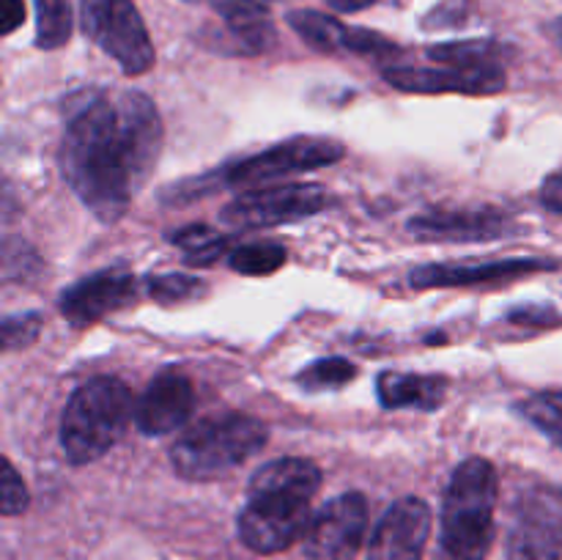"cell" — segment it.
Segmentation results:
<instances>
[{
	"label": "cell",
	"instance_id": "obj_1",
	"mask_svg": "<svg viewBox=\"0 0 562 560\" xmlns=\"http://www.w3.org/2000/svg\"><path fill=\"white\" fill-rule=\"evenodd\" d=\"M162 152V119L140 91L110 97L80 88L64 102L60 168L82 206L102 223H119Z\"/></svg>",
	"mask_w": 562,
	"mask_h": 560
},
{
	"label": "cell",
	"instance_id": "obj_2",
	"mask_svg": "<svg viewBox=\"0 0 562 560\" xmlns=\"http://www.w3.org/2000/svg\"><path fill=\"white\" fill-rule=\"evenodd\" d=\"M322 486V470L313 461L283 456L252 475L247 503L236 519L239 541L258 555L294 547L311 530V503Z\"/></svg>",
	"mask_w": 562,
	"mask_h": 560
},
{
	"label": "cell",
	"instance_id": "obj_3",
	"mask_svg": "<svg viewBox=\"0 0 562 560\" xmlns=\"http://www.w3.org/2000/svg\"><path fill=\"white\" fill-rule=\"evenodd\" d=\"M499 481L492 461L472 456L450 475L442 500V533L434 560H486L494 538Z\"/></svg>",
	"mask_w": 562,
	"mask_h": 560
},
{
	"label": "cell",
	"instance_id": "obj_4",
	"mask_svg": "<svg viewBox=\"0 0 562 560\" xmlns=\"http://www.w3.org/2000/svg\"><path fill=\"white\" fill-rule=\"evenodd\" d=\"M132 417V393L121 379L93 377L71 393L60 417V448L71 464L108 453Z\"/></svg>",
	"mask_w": 562,
	"mask_h": 560
},
{
	"label": "cell",
	"instance_id": "obj_5",
	"mask_svg": "<svg viewBox=\"0 0 562 560\" xmlns=\"http://www.w3.org/2000/svg\"><path fill=\"white\" fill-rule=\"evenodd\" d=\"M267 439V426L241 412L206 417L170 448V464L184 481H212L245 464Z\"/></svg>",
	"mask_w": 562,
	"mask_h": 560
},
{
	"label": "cell",
	"instance_id": "obj_6",
	"mask_svg": "<svg viewBox=\"0 0 562 560\" xmlns=\"http://www.w3.org/2000/svg\"><path fill=\"white\" fill-rule=\"evenodd\" d=\"M82 31L130 77L154 66V44L132 0H82Z\"/></svg>",
	"mask_w": 562,
	"mask_h": 560
},
{
	"label": "cell",
	"instance_id": "obj_7",
	"mask_svg": "<svg viewBox=\"0 0 562 560\" xmlns=\"http://www.w3.org/2000/svg\"><path fill=\"white\" fill-rule=\"evenodd\" d=\"M344 146L335 141H327V137H291V141L278 143V146L267 148V152L225 165L217 173H212V181L214 184L228 187L272 184V181L285 179L291 173L335 165L338 159H344Z\"/></svg>",
	"mask_w": 562,
	"mask_h": 560
},
{
	"label": "cell",
	"instance_id": "obj_8",
	"mask_svg": "<svg viewBox=\"0 0 562 560\" xmlns=\"http://www.w3.org/2000/svg\"><path fill=\"white\" fill-rule=\"evenodd\" d=\"M562 558V486L538 483L516 503L508 560Z\"/></svg>",
	"mask_w": 562,
	"mask_h": 560
},
{
	"label": "cell",
	"instance_id": "obj_9",
	"mask_svg": "<svg viewBox=\"0 0 562 560\" xmlns=\"http://www.w3.org/2000/svg\"><path fill=\"white\" fill-rule=\"evenodd\" d=\"M329 203L322 184H283L267 190L241 192L220 212V220L236 231L272 228V225L296 223L322 212Z\"/></svg>",
	"mask_w": 562,
	"mask_h": 560
},
{
	"label": "cell",
	"instance_id": "obj_10",
	"mask_svg": "<svg viewBox=\"0 0 562 560\" xmlns=\"http://www.w3.org/2000/svg\"><path fill=\"white\" fill-rule=\"evenodd\" d=\"M368 530V500L346 492L329 500L311 522L305 536V560H355Z\"/></svg>",
	"mask_w": 562,
	"mask_h": 560
},
{
	"label": "cell",
	"instance_id": "obj_11",
	"mask_svg": "<svg viewBox=\"0 0 562 560\" xmlns=\"http://www.w3.org/2000/svg\"><path fill=\"white\" fill-rule=\"evenodd\" d=\"M431 536V508L420 497H401L384 511L368 544V560H423Z\"/></svg>",
	"mask_w": 562,
	"mask_h": 560
},
{
	"label": "cell",
	"instance_id": "obj_12",
	"mask_svg": "<svg viewBox=\"0 0 562 560\" xmlns=\"http://www.w3.org/2000/svg\"><path fill=\"white\" fill-rule=\"evenodd\" d=\"M137 296V283L126 272H97L91 278H82L71 289L60 294L58 307L60 316L75 327L102 322L110 313L121 311Z\"/></svg>",
	"mask_w": 562,
	"mask_h": 560
},
{
	"label": "cell",
	"instance_id": "obj_13",
	"mask_svg": "<svg viewBox=\"0 0 562 560\" xmlns=\"http://www.w3.org/2000/svg\"><path fill=\"white\" fill-rule=\"evenodd\" d=\"M384 80L406 93H472L488 97L508 86L505 69H420V66H393L384 69Z\"/></svg>",
	"mask_w": 562,
	"mask_h": 560
},
{
	"label": "cell",
	"instance_id": "obj_14",
	"mask_svg": "<svg viewBox=\"0 0 562 560\" xmlns=\"http://www.w3.org/2000/svg\"><path fill=\"white\" fill-rule=\"evenodd\" d=\"M409 234L420 242H483L510 231V217L499 209H434L409 220Z\"/></svg>",
	"mask_w": 562,
	"mask_h": 560
},
{
	"label": "cell",
	"instance_id": "obj_15",
	"mask_svg": "<svg viewBox=\"0 0 562 560\" xmlns=\"http://www.w3.org/2000/svg\"><path fill=\"white\" fill-rule=\"evenodd\" d=\"M195 406L192 382L179 371H162L151 379L135 406V423L146 437H165L184 426Z\"/></svg>",
	"mask_w": 562,
	"mask_h": 560
},
{
	"label": "cell",
	"instance_id": "obj_16",
	"mask_svg": "<svg viewBox=\"0 0 562 560\" xmlns=\"http://www.w3.org/2000/svg\"><path fill=\"white\" fill-rule=\"evenodd\" d=\"M558 264L547 258H505V261L472 264V267H459V264H426V267L412 272V285L415 289H453V285H477L494 283V280H514L521 275L549 272Z\"/></svg>",
	"mask_w": 562,
	"mask_h": 560
},
{
	"label": "cell",
	"instance_id": "obj_17",
	"mask_svg": "<svg viewBox=\"0 0 562 560\" xmlns=\"http://www.w3.org/2000/svg\"><path fill=\"white\" fill-rule=\"evenodd\" d=\"M376 393L387 410H423L434 412L445 404L448 379L420 377V373L384 371L376 379Z\"/></svg>",
	"mask_w": 562,
	"mask_h": 560
},
{
	"label": "cell",
	"instance_id": "obj_18",
	"mask_svg": "<svg viewBox=\"0 0 562 560\" xmlns=\"http://www.w3.org/2000/svg\"><path fill=\"white\" fill-rule=\"evenodd\" d=\"M217 14L239 44V53L261 55L274 44V22L261 0H217Z\"/></svg>",
	"mask_w": 562,
	"mask_h": 560
},
{
	"label": "cell",
	"instance_id": "obj_19",
	"mask_svg": "<svg viewBox=\"0 0 562 560\" xmlns=\"http://www.w3.org/2000/svg\"><path fill=\"white\" fill-rule=\"evenodd\" d=\"M510 49L492 38H470V42H448L428 47V58L456 69H505Z\"/></svg>",
	"mask_w": 562,
	"mask_h": 560
},
{
	"label": "cell",
	"instance_id": "obj_20",
	"mask_svg": "<svg viewBox=\"0 0 562 560\" xmlns=\"http://www.w3.org/2000/svg\"><path fill=\"white\" fill-rule=\"evenodd\" d=\"M289 25L300 33L302 42L311 44L318 53H349L351 27H346L344 22L335 20V16L322 14V11L313 9H296L289 14Z\"/></svg>",
	"mask_w": 562,
	"mask_h": 560
},
{
	"label": "cell",
	"instance_id": "obj_21",
	"mask_svg": "<svg viewBox=\"0 0 562 560\" xmlns=\"http://www.w3.org/2000/svg\"><path fill=\"white\" fill-rule=\"evenodd\" d=\"M519 415L530 421L541 434H547L562 448V390H541L516 404Z\"/></svg>",
	"mask_w": 562,
	"mask_h": 560
},
{
	"label": "cell",
	"instance_id": "obj_22",
	"mask_svg": "<svg viewBox=\"0 0 562 560\" xmlns=\"http://www.w3.org/2000/svg\"><path fill=\"white\" fill-rule=\"evenodd\" d=\"M71 36V0H36V47L58 49Z\"/></svg>",
	"mask_w": 562,
	"mask_h": 560
},
{
	"label": "cell",
	"instance_id": "obj_23",
	"mask_svg": "<svg viewBox=\"0 0 562 560\" xmlns=\"http://www.w3.org/2000/svg\"><path fill=\"white\" fill-rule=\"evenodd\" d=\"M228 264L234 272L247 275V278H263V275H272L283 267L285 247L278 242H252V245L236 247Z\"/></svg>",
	"mask_w": 562,
	"mask_h": 560
},
{
	"label": "cell",
	"instance_id": "obj_24",
	"mask_svg": "<svg viewBox=\"0 0 562 560\" xmlns=\"http://www.w3.org/2000/svg\"><path fill=\"white\" fill-rule=\"evenodd\" d=\"M170 239H173V245H179L184 250L187 264H198V267H206V264L217 261L228 250V236H223L214 228H206V225L181 228Z\"/></svg>",
	"mask_w": 562,
	"mask_h": 560
},
{
	"label": "cell",
	"instance_id": "obj_25",
	"mask_svg": "<svg viewBox=\"0 0 562 560\" xmlns=\"http://www.w3.org/2000/svg\"><path fill=\"white\" fill-rule=\"evenodd\" d=\"M355 377L357 368L351 360H346V357H324V360L311 362L305 371H300L296 382L305 390H335L344 388Z\"/></svg>",
	"mask_w": 562,
	"mask_h": 560
},
{
	"label": "cell",
	"instance_id": "obj_26",
	"mask_svg": "<svg viewBox=\"0 0 562 560\" xmlns=\"http://www.w3.org/2000/svg\"><path fill=\"white\" fill-rule=\"evenodd\" d=\"M148 291L159 302H184L206 294V285L198 278H187V275H154V278H148Z\"/></svg>",
	"mask_w": 562,
	"mask_h": 560
},
{
	"label": "cell",
	"instance_id": "obj_27",
	"mask_svg": "<svg viewBox=\"0 0 562 560\" xmlns=\"http://www.w3.org/2000/svg\"><path fill=\"white\" fill-rule=\"evenodd\" d=\"M44 318L38 313H16V316L3 318V349L14 351L22 346L33 344L42 333Z\"/></svg>",
	"mask_w": 562,
	"mask_h": 560
},
{
	"label": "cell",
	"instance_id": "obj_28",
	"mask_svg": "<svg viewBox=\"0 0 562 560\" xmlns=\"http://www.w3.org/2000/svg\"><path fill=\"white\" fill-rule=\"evenodd\" d=\"M27 503H31V494H27L25 481L14 470V464L3 459V481H0V508H3V516L22 514Z\"/></svg>",
	"mask_w": 562,
	"mask_h": 560
},
{
	"label": "cell",
	"instance_id": "obj_29",
	"mask_svg": "<svg viewBox=\"0 0 562 560\" xmlns=\"http://www.w3.org/2000/svg\"><path fill=\"white\" fill-rule=\"evenodd\" d=\"M0 16H3V36H11L25 22V3L22 0H0Z\"/></svg>",
	"mask_w": 562,
	"mask_h": 560
},
{
	"label": "cell",
	"instance_id": "obj_30",
	"mask_svg": "<svg viewBox=\"0 0 562 560\" xmlns=\"http://www.w3.org/2000/svg\"><path fill=\"white\" fill-rule=\"evenodd\" d=\"M541 203L549 209V212L562 214V170L549 176L541 187Z\"/></svg>",
	"mask_w": 562,
	"mask_h": 560
},
{
	"label": "cell",
	"instance_id": "obj_31",
	"mask_svg": "<svg viewBox=\"0 0 562 560\" xmlns=\"http://www.w3.org/2000/svg\"><path fill=\"white\" fill-rule=\"evenodd\" d=\"M329 5H333L335 11H340V14H355V11H362L368 9V5H373L376 0H327Z\"/></svg>",
	"mask_w": 562,
	"mask_h": 560
},
{
	"label": "cell",
	"instance_id": "obj_32",
	"mask_svg": "<svg viewBox=\"0 0 562 560\" xmlns=\"http://www.w3.org/2000/svg\"><path fill=\"white\" fill-rule=\"evenodd\" d=\"M552 36H554V42H558V47L562 49V16H560V20H554Z\"/></svg>",
	"mask_w": 562,
	"mask_h": 560
},
{
	"label": "cell",
	"instance_id": "obj_33",
	"mask_svg": "<svg viewBox=\"0 0 562 560\" xmlns=\"http://www.w3.org/2000/svg\"><path fill=\"white\" fill-rule=\"evenodd\" d=\"M187 3H198V0H187Z\"/></svg>",
	"mask_w": 562,
	"mask_h": 560
}]
</instances>
